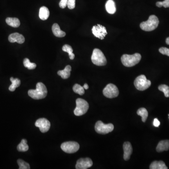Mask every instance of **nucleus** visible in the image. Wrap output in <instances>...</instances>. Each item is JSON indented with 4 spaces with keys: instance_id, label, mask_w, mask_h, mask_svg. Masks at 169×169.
I'll list each match as a JSON object with an SVG mask.
<instances>
[{
    "instance_id": "nucleus-1",
    "label": "nucleus",
    "mask_w": 169,
    "mask_h": 169,
    "mask_svg": "<svg viewBox=\"0 0 169 169\" xmlns=\"http://www.w3.org/2000/svg\"><path fill=\"white\" fill-rule=\"evenodd\" d=\"M29 96L35 100L44 99L48 94L47 88L44 84L39 82L36 84L35 90L31 89L28 91Z\"/></svg>"
},
{
    "instance_id": "nucleus-2",
    "label": "nucleus",
    "mask_w": 169,
    "mask_h": 169,
    "mask_svg": "<svg viewBox=\"0 0 169 169\" xmlns=\"http://www.w3.org/2000/svg\"><path fill=\"white\" fill-rule=\"evenodd\" d=\"M142 59V56L139 53H135L134 55L124 54L122 56L121 60L123 64L125 67H131L135 66L140 62Z\"/></svg>"
},
{
    "instance_id": "nucleus-3",
    "label": "nucleus",
    "mask_w": 169,
    "mask_h": 169,
    "mask_svg": "<svg viewBox=\"0 0 169 169\" xmlns=\"http://www.w3.org/2000/svg\"><path fill=\"white\" fill-rule=\"evenodd\" d=\"M158 17L155 15H151L147 21L143 22L140 24V27L142 30L150 32L156 29L159 25Z\"/></svg>"
},
{
    "instance_id": "nucleus-4",
    "label": "nucleus",
    "mask_w": 169,
    "mask_h": 169,
    "mask_svg": "<svg viewBox=\"0 0 169 169\" xmlns=\"http://www.w3.org/2000/svg\"><path fill=\"white\" fill-rule=\"evenodd\" d=\"M91 60L92 63L97 66H104L107 63V60L104 54L98 49H95L93 50Z\"/></svg>"
},
{
    "instance_id": "nucleus-5",
    "label": "nucleus",
    "mask_w": 169,
    "mask_h": 169,
    "mask_svg": "<svg viewBox=\"0 0 169 169\" xmlns=\"http://www.w3.org/2000/svg\"><path fill=\"white\" fill-rule=\"evenodd\" d=\"M76 107L74 110V113L77 116H81L86 114L89 109V104L86 100L78 98L76 101Z\"/></svg>"
},
{
    "instance_id": "nucleus-6",
    "label": "nucleus",
    "mask_w": 169,
    "mask_h": 169,
    "mask_svg": "<svg viewBox=\"0 0 169 169\" xmlns=\"http://www.w3.org/2000/svg\"><path fill=\"white\" fill-rule=\"evenodd\" d=\"M135 87L139 91H144L150 87L151 82L147 80L144 75H141L136 77L134 82Z\"/></svg>"
},
{
    "instance_id": "nucleus-7",
    "label": "nucleus",
    "mask_w": 169,
    "mask_h": 169,
    "mask_svg": "<svg viewBox=\"0 0 169 169\" xmlns=\"http://www.w3.org/2000/svg\"><path fill=\"white\" fill-rule=\"evenodd\" d=\"M95 130L99 134L105 135L113 131L114 125L112 124H105L101 121H98L95 125Z\"/></svg>"
},
{
    "instance_id": "nucleus-8",
    "label": "nucleus",
    "mask_w": 169,
    "mask_h": 169,
    "mask_svg": "<svg viewBox=\"0 0 169 169\" xmlns=\"http://www.w3.org/2000/svg\"><path fill=\"white\" fill-rule=\"evenodd\" d=\"M61 148L65 153L72 154L77 152L79 150L80 145L75 142H65L62 144Z\"/></svg>"
},
{
    "instance_id": "nucleus-9",
    "label": "nucleus",
    "mask_w": 169,
    "mask_h": 169,
    "mask_svg": "<svg viewBox=\"0 0 169 169\" xmlns=\"http://www.w3.org/2000/svg\"><path fill=\"white\" fill-rule=\"evenodd\" d=\"M103 94L107 98H115L119 95V90L115 84H109L103 89Z\"/></svg>"
},
{
    "instance_id": "nucleus-10",
    "label": "nucleus",
    "mask_w": 169,
    "mask_h": 169,
    "mask_svg": "<svg viewBox=\"0 0 169 169\" xmlns=\"http://www.w3.org/2000/svg\"><path fill=\"white\" fill-rule=\"evenodd\" d=\"M92 31L95 37L101 40H103L107 34L105 27L100 24H97V26H94L92 28Z\"/></svg>"
},
{
    "instance_id": "nucleus-11",
    "label": "nucleus",
    "mask_w": 169,
    "mask_h": 169,
    "mask_svg": "<svg viewBox=\"0 0 169 169\" xmlns=\"http://www.w3.org/2000/svg\"><path fill=\"white\" fill-rule=\"evenodd\" d=\"M35 125L36 127H38L40 129V130L41 132H47L49 130L50 128V122L45 118H41L38 119L36 121L35 123Z\"/></svg>"
},
{
    "instance_id": "nucleus-12",
    "label": "nucleus",
    "mask_w": 169,
    "mask_h": 169,
    "mask_svg": "<svg viewBox=\"0 0 169 169\" xmlns=\"http://www.w3.org/2000/svg\"><path fill=\"white\" fill-rule=\"evenodd\" d=\"M92 160L89 158H80L77 162L76 169H87L93 165Z\"/></svg>"
},
{
    "instance_id": "nucleus-13",
    "label": "nucleus",
    "mask_w": 169,
    "mask_h": 169,
    "mask_svg": "<svg viewBox=\"0 0 169 169\" xmlns=\"http://www.w3.org/2000/svg\"><path fill=\"white\" fill-rule=\"evenodd\" d=\"M124 159L128 161L130 158L132 152V148L131 144L129 142H125L123 144Z\"/></svg>"
},
{
    "instance_id": "nucleus-14",
    "label": "nucleus",
    "mask_w": 169,
    "mask_h": 169,
    "mask_svg": "<svg viewBox=\"0 0 169 169\" xmlns=\"http://www.w3.org/2000/svg\"><path fill=\"white\" fill-rule=\"evenodd\" d=\"M9 41L11 43L16 42L19 44H22L25 41V37L19 33H15L11 34L9 36Z\"/></svg>"
},
{
    "instance_id": "nucleus-15",
    "label": "nucleus",
    "mask_w": 169,
    "mask_h": 169,
    "mask_svg": "<svg viewBox=\"0 0 169 169\" xmlns=\"http://www.w3.org/2000/svg\"><path fill=\"white\" fill-rule=\"evenodd\" d=\"M157 152H162L169 150V140L161 141L158 143L156 148Z\"/></svg>"
},
{
    "instance_id": "nucleus-16",
    "label": "nucleus",
    "mask_w": 169,
    "mask_h": 169,
    "mask_svg": "<svg viewBox=\"0 0 169 169\" xmlns=\"http://www.w3.org/2000/svg\"><path fill=\"white\" fill-rule=\"evenodd\" d=\"M52 30L53 34L56 37L62 38L64 37L66 35L65 32L60 29V27L57 23H54L52 26Z\"/></svg>"
},
{
    "instance_id": "nucleus-17",
    "label": "nucleus",
    "mask_w": 169,
    "mask_h": 169,
    "mask_svg": "<svg viewBox=\"0 0 169 169\" xmlns=\"http://www.w3.org/2000/svg\"><path fill=\"white\" fill-rule=\"evenodd\" d=\"M106 11L110 14H114L116 11V7L115 2L113 0H108L105 5Z\"/></svg>"
},
{
    "instance_id": "nucleus-18",
    "label": "nucleus",
    "mask_w": 169,
    "mask_h": 169,
    "mask_svg": "<svg viewBox=\"0 0 169 169\" xmlns=\"http://www.w3.org/2000/svg\"><path fill=\"white\" fill-rule=\"evenodd\" d=\"M71 70V66L69 65H67L63 70H59L57 74L63 79H67L70 77Z\"/></svg>"
},
{
    "instance_id": "nucleus-19",
    "label": "nucleus",
    "mask_w": 169,
    "mask_h": 169,
    "mask_svg": "<svg viewBox=\"0 0 169 169\" xmlns=\"http://www.w3.org/2000/svg\"><path fill=\"white\" fill-rule=\"evenodd\" d=\"M149 168L150 169H167L168 167L163 161H155L151 164Z\"/></svg>"
},
{
    "instance_id": "nucleus-20",
    "label": "nucleus",
    "mask_w": 169,
    "mask_h": 169,
    "mask_svg": "<svg viewBox=\"0 0 169 169\" xmlns=\"http://www.w3.org/2000/svg\"><path fill=\"white\" fill-rule=\"evenodd\" d=\"M49 16V11L48 8L42 6L40 8L39 11V17L42 20H46Z\"/></svg>"
},
{
    "instance_id": "nucleus-21",
    "label": "nucleus",
    "mask_w": 169,
    "mask_h": 169,
    "mask_svg": "<svg viewBox=\"0 0 169 169\" xmlns=\"http://www.w3.org/2000/svg\"><path fill=\"white\" fill-rule=\"evenodd\" d=\"M6 22L9 26L13 27H19L20 25V20L16 17H8L6 20Z\"/></svg>"
},
{
    "instance_id": "nucleus-22",
    "label": "nucleus",
    "mask_w": 169,
    "mask_h": 169,
    "mask_svg": "<svg viewBox=\"0 0 169 169\" xmlns=\"http://www.w3.org/2000/svg\"><path fill=\"white\" fill-rule=\"evenodd\" d=\"M10 81H11V85L9 86V91L11 92H13L16 90V88L20 87V85L21 84L20 80L19 78H13V77H10Z\"/></svg>"
},
{
    "instance_id": "nucleus-23",
    "label": "nucleus",
    "mask_w": 169,
    "mask_h": 169,
    "mask_svg": "<svg viewBox=\"0 0 169 169\" xmlns=\"http://www.w3.org/2000/svg\"><path fill=\"white\" fill-rule=\"evenodd\" d=\"M27 140L23 139L21 142L18 145L17 147V150L20 152H26L28 150L29 146L27 144Z\"/></svg>"
},
{
    "instance_id": "nucleus-24",
    "label": "nucleus",
    "mask_w": 169,
    "mask_h": 169,
    "mask_svg": "<svg viewBox=\"0 0 169 169\" xmlns=\"http://www.w3.org/2000/svg\"><path fill=\"white\" fill-rule=\"evenodd\" d=\"M138 116L142 117L143 122H145L148 117V112L147 110L144 108H141L137 112Z\"/></svg>"
},
{
    "instance_id": "nucleus-25",
    "label": "nucleus",
    "mask_w": 169,
    "mask_h": 169,
    "mask_svg": "<svg viewBox=\"0 0 169 169\" xmlns=\"http://www.w3.org/2000/svg\"><path fill=\"white\" fill-rule=\"evenodd\" d=\"M62 49L64 52L68 53L70 59L74 60L75 57V55L73 53V49L71 46L66 44L63 47Z\"/></svg>"
},
{
    "instance_id": "nucleus-26",
    "label": "nucleus",
    "mask_w": 169,
    "mask_h": 169,
    "mask_svg": "<svg viewBox=\"0 0 169 169\" xmlns=\"http://www.w3.org/2000/svg\"><path fill=\"white\" fill-rule=\"evenodd\" d=\"M73 90L74 92L78 95H82L84 94V88L83 87H82L80 84H76L73 87Z\"/></svg>"
},
{
    "instance_id": "nucleus-27",
    "label": "nucleus",
    "mask_w": 169,
    "mask_h": 169,
    "mask_svg": "<svg viewBox=\"0 0 169 169\" xmlns=\"http://www.w3.org/2000/svg\"><path fill=\"white\" fill-rule=\"evenodd\" d=\"M23 63L25 67L27 68L29 70H34L36 67V64L35 63L30 62L29 59L28 58L24 59Z\"/></svg>"
},
{
    "instance_id": "nucleus-28",
    "label": "nucleus",
    "mask_w": 169,
    "mask_h": 169,
    "mask_svg": "<svg viewBox=\"0 0 169 169\" xmlns=\"http://www.w3.org/2000/svg\"><path fill=\"white\" fill-rule=\"evenodd\" d=\"M158 89L164 93L166 97H169V87L166 84H161L158 87Z\"/></svg>"
},
{
    "instance_id": "nucleus-29",
    "label": "nucleus",
    "mask_w": 169,
    "mask_h": 169,
    "mask_svg": "<svg viewBox=\"0 0 169 169\" xmlns=\"http://www.w3.org/2000/svg\"><path fill=\"white\" fill-rule=\"evenodd\" d=\"M17 164L19 165L20 169H30V166L28 163L25 162L22 159L17 160Z\"/></svg>"
},
{
    "instance_id": "nucleus-30",
    "label": "nucleus",
    "mask_w": 169,
    "mask_h": 169,
    "mask_svg": "<svg viewBox=\"0 0 169 169\" xmlns=\"http://www.w3.org/2000/svg\"><path fill=\"white\" fill-rule=\"evenodd\" d=\"M156 5L157 7L159 8L164 7L169 8V0H164L163 2H158L156 3Z\"/></svg>"
},
{
    "instance_id": "nucleus-31",
    "label": "nucleus",
    "mask_w": 169,
    "mask_h": 169,
    "mask_svg": "<svg viewBox=\"0 0 169 169\" xmlns=\"http://www.w3.org/2000/svg\"><path fill=\"white\" fill-rule=\"evenodd\" d=\"M159 51L163 55L169 56V49L165 47H162L159 49Z\"/></svg>"
},
{
    "instance_id": "nucleus-32",
    "label": "nucleus",
    "mask_w": 169,
    "mask_h": 169,
    "mask_svg": "<svg viewBox=\"0 0 169 169\" xmlns=\"http://www.w3.org/2000/svg\"><path fill=\"white\" fill-rule=\"evenodd\" d=\"M67 6L70 9H74L75 7V0H68Z\"/></svg>"
},
{
    "instance_id": "nucleus-33",
    "label": "nucleus",
    "mask_w": 169,
    "mask_h": 169,
    "mask_svg": "<svg viewBox=\"0 0 169 169\" xmlns=\"http://www.w3.org/2000/svg\"><path fill=\"white\" fill-rule=\"evenodd\" d=\"M68 0H61L59 2V6L62 9H64L67 6Z\"/></svg>"
},
{
    "instance_id": "nucleus-34",
    "label": "nucleus",
    "mask_w": 169,
    "mask_h": 169,
    "mask_svg": "<svg viewBox=\"0 0 169 169\" xmlns=\"http://www.w3.org/2000/svg\"><path fill=\"white\" fill-rule=\"evenodd\" d=\"M160 124V122L159 120H158V119L155 118L154 120V121H153V125H154L155 127L157 128V127H159Z\"/></svg>"
},
{
    "instance_id": "nucleus-35",
    "label": "nucleus",
    "mask_w": 169,
    "mask_h": 169,
    "mask_svg": "<svg viewBox=\"0 0 169 169\" xmlns=\"http://www.w3.org/2000/svg\"><path fill=\"white\" fill-rule=\"evenodd\" d=\"M84 88L85 89L87 90L88 89L89 86L87 84H84V85L83 86Z\"/></svg>"
},
{
    "instance_id": "nucleus-36",
    "label": "nucleus",
    "mask_w": 169,
    "mask_h": 169,
    "mask_svg": "<svg viewBox=\"0 0 169 169\" xmlns=\"http://www.w3.org/2000/svg\"><path fill=\"white\" fill-rule=\"evenodd\" d=\"M166 44L169 45V37H168V38L166 39Z\"/></svg>"
},
{
    "instance_id": "nucleus-37",
    "label": "nucleus",
    "mask_w": 169,
    "mask_h": 169,
    "mask_svg": "<svg viewBox=\"0 0 169 169\" xmlns=\"http://www.w3.org/2000/svg\"></svg>"
}]
</instances>
